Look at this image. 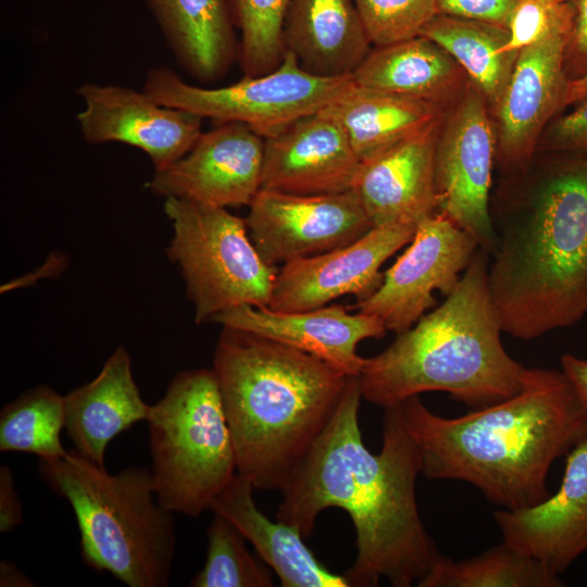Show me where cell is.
<instances>
[{"mask_svg": "<svg viewBox=\"0 0 587 587\" xmlns=\"http://www.w3.org/2000/svg\"><path fill=\"white\" fill-rule=\"evenodd\" d=\"M359 376H350L330 421L280 490L277 520L308 538L327 508L345 510L355 528L357 558L342 574L349 586L394 587L422 579L440 557L420 516L419 450L399 409H385L383 446L373 454L359 426Z\"/></svg>", "mask_w": 587, "mask_h": 587, "instance_id": "6da1fadb", "label": "cell"}, {"mask_svg": "<svg viewBox=\"0 0 587 587\" xmlns=\"http://www.w3.org/2000/svg\"><path fill=\"white\" fill-rule=\"evenodd\" d=\"M398 405L425 478L470 483L507 510L547 499L552 463L587 436V405L562 370L526 369L516 395L458 417L419 396Z\"/></svg>", "mask_w": 587, "mask_h": 587, "instance_id": "7a4b0ae2", "label": "cell"}, {"mask_svg": "<svg viewBox=\"0 0 587 587\" xmlns=\"http://www.w3.org/2000/svg\"><path fill=\"white\" fill-rule=\"evenodd\" d=\"M557 154L490 207V294L503 333L522 340L587 316V157Z\"/></svg>", "mask_w": 587, "mask_h": 587, "instance_id": "3957f363", "label": "cell"}, {"mask_svg": "<svg viewBox=\"0 0 587 587\" xmlns=\"http://www.w3.org/2000/svg\"><path fill=\"white\" fill-rule=\"evenodd\" d=\"M212 370L237 474L253 488L282 490L330 421L350 376L313 354L228 327Z\"/></svg>", "mask_w": 587, "mask_h": 587, "instance_id": "277c9868", "label": "cell"}, {"mask_svg": "<svg viewBox=\"0 0 587 587\" xmlns=\"http://www.w3.org/2000/svg\"><path fill=\"white\" fill-rule=\"evenodd\" d=\"M487 252L478 249L457 287L382 352L365 358L361 394L384 409L427 391H445L472 409L516 395L526 367L501 341L489 288Z\"/></svg>", "mask_w": 587, "mask_h": 587, "instance_id": "5b68a950", "label": "cell"}, {"mask_svg": "<svg viewBox=\"0 0 587 587\" xmlns=\"http://www.w3.org/2000/svg\"><path fill=\"white\" fill-rule=\"evenodd\" d=\"M47 486L73 509L83 562L128 587H165L175 557L174 512L158 501L151 471L128 466L116 474L75 449L39 460Z\"/></svg>", "mask_w": 587, "mask_h": 587, "instance_id": "8992f818", "label": "cell"}, {"mask_svg": "<svg viewBox=\"0 0 587 587\" xmlns=\"http://www.w3.org/2000/svg\"><path fill=\"white\" fill-rule=\"evenodd\" d=\"M147 422L158 501L174 513L201 515L237 474L214 371L177 373Z\"/></svg>", "mask_w": 587, "mask_h": 587, "instance_id": "52a82bcc", "label": "cell"}, {"mask_svg": "<svg viewBox=\"0 0 587 587\" xmlns=\"http://www.w3.org/2000/svg\"><path fill=\"white\" fill-rule=\"evenodd\" d=\"M173 237L166 249L185 282L195 322L239 305L267 307L278 268L253 245L245 218L226 208L167 198Z\"/></svg>", "mask_w": 587, "mask_h": 587, "instance_id": "ba28073f", "label": "cell"}, {"mask_svg": "<svg viewBox=\"0 0 587 587\" xmlns=\"http://www.w3.org/2000/svg\"><path fill=\"white\" fill-rule=\"evenodd\" d=\"M354 85L352 75L310 74L291 53L285 52L274 71L245 75L217 88L186 83L170 67L157 66L147 73L142 90L162 105L211 118L216 124L243 123L266 138L303 116L322 111Z\"/></svg>", "mask_w": 587, "mask_h": 587, "instance_id": "9c48e42d", "label": "cell"}, {"mask_svg": "<svg viewBox=\"0 0 587 587\" xmlns=\"http://www.w3.org/2000/svg\"><path fill=\"white\" fill-rule=\"evenodd\" d=\"M497 137L487 101L471 83L441 121L435 154L436 213L477 241L489 257L497 238L490 214Z\"/></svg>", "mask_w": 587, "mask_h": 587, "instance_id": "30bf717a", "label": "cell"}, {"mask_svg": "<svg viewBox=\"0 0 587 587\" xmlns=\"http://www.w3.org/2000/svg\"><path fill=\"white\" fill-rule=\"evenodd\" d=\"M479 249L477 241L442 214L417 224L405 251L384 273L382 285L354 309L378 317L387 330L411 328L447 297Z\"/></svg>", "mask_w": 587, "mask_h": 587, "instance_id": "8fae6325", "label": "cell"}, {"mask_svg": "<svg viewBox=\"0 0 587 587\" xmlns=\"http://www.w3.org/2000/svg\"><path fill=\"white\" fill-rule=\"evenodd\" d=\"M245 221L259 254L273 266L344 247L373 228L353 190L294 195L261 188Z\"/></svg>", "mask_w": 587, "mask_h": 587, "instance_id": "7c38bea8", "label": "cell"}, {"mask_svg": "<svg viewBox=\"0 0 587 587\" xmlns=\"http://www.w3.org/2000/svg\"><path fill=\"white\" fill-rule=\"evenodd\" d=\"M264 138L239 122L217 123L201 133L182 158L154 170L147 189L213 207L250 205L261 189Z\"/></svg>", "mask_w": 587, "mask_h": 587, "instance_id": "4fadbf2b", "label": "cell"}, {"mask_svg": "<svg viewBox=\"0 0 587 587\" xmlns=\"http://www.w3.org/2000/svg\"><path fill=\"white\" fill-rule=\"evenodd\" d=\"M415 230L410 224L376 226L344 247L283 264L267 307L295 312L327 305L346 295L357 302L369 298L383 283L382 265L409 245Z\"/></svg>", "mask_w": 587, "mask_h": 587, "instance_id": "5bb4252c", "label": "cell"}, {"mask_svg": "<svg viewBox=\"0 0 587 587\" xmlns=\"http://www.w3.org/2000/svg\"><path fill=\"white\" fill-rule=\"evenodd\" d=\"M75 92L84 101L76 118L85 141L138 148L149 157L154 170L182 158L202 133L201 116L162 105L143 90L84 83Z\"/></svg>", "mask_w": 587, "mask_h": 587, "instance_id": "9a60e30c", "label": "cell"}, {"mask_svg": "<svg viewBox=\"0 0 587 587\" xmlns=\"http://www.w3.org/2000/svg\"><path fill=\"white\" fill-rule=\"evenodd\" d=\"M572 28H559L517 53L496 107V158L509 173H516L533 161L541 132L565 105L570 82L564 67L565 50Z\"/></svg>", "mask_w": 587, "mask_h": 587, "instance_id": "2e32d148", "label": "cell"}, {"mask_svg": "<svg viewBox=\"0 0 587 587\" xmlns=\"http://www.w3.org/2000/svg\"><path fill=\"white\" fill-rule=\"evenodd\" d=\"M360 165L342 127L322 110L264 138L261 188L340 193L352 190Z\"/></svg>", "mask_w": 587, "mask_h": 587, "instance_id": "e0dca14e", "label": "cell"}, {"mask_svg": "<svg viewBox=\"0 0 587 587\" xmlns=\"http://www.w3.org/2000/svg\"><path fill=\"white\" fill-rule=\"evenodd\" d=\"M212 322L302 350L348 376H359L364 364L358 345L370 338L380 339L387 332L378 317L359 311L350 313L339 304L295 312L239 305L218 313Z\"/></svg>", "mask_w": 587, "mask_h": 587, "instance_id": "ac0fdd59", "label": "cell"}, {"mask_svg": "<svg viewBox=\"0 0 587 587\" xmlns=\"http://www.w3.org/2000/svg\"><path fill=\"white\" fill-rule=\"evenodd\" d=\"M503 541L553 573H563L587 551V436L567 454L561 485L542 502L497 510Z\"/></svg>", "mask_w": 587, "mask_h": 587, "instance_id": "d6986e66", "label": "cell"}, {"mask_svg": "<svg viewBox=\"0 0 587 587\" xmlns=\"http://www.w3.org/2000/svg\"><path fill=\"white\" fill-rule=\"evenodd\" d=\"M441 121L361 163L352 190L373 227L417 226L436 213L435 154Z\"/></svg>", "mask_w": 587, "mask_h": 587, "instance_id": "ffe728a7", "label": "cell"}, {"mask_svg": "<svg viewBox=\"0 0 587 587\" xmlns=\"http://www.w3.org/2000/svg\"><path fill=\"white\" fill-rule=\"evenodd\" d=\"M64 428L74 449L104 466L110 441L147 421L151 405L140 395L127 350L120 346L92 380L64 396Z\"/></svg>", "mask_w": 587, "mask_h": 587, "instance_id": "44dd1931", "label": "cell"}, {"mask_svg": "<svg viewBox=\"0 0 587 587\" xmlns=\"http://www.w3.org/2000/svg\"><path fill=\"white\" fill-rule=\"evenodd\" d=\"M283 43L304 71L322 77L352 75L372 50L353 0H290Z\"/></svg>", "mask_w": 587, "mask_h": 587, "instance_id": "7402d4cb", "label": "cell"}, {"mask_svg": "<svg viewBox=\"0 0 587 587\" xmlns=\"http://www.w3.org/2000/svg\"><path fill=\"white\" fill-rule=\"evenodd\" d=\"M253 486L236 474L212 500L210 511L227 517L275 572L284 587H349L342 575L328 571L292 525L266 517L255 505Z\"/></svg>", "mask_w": 587, "mask_h": 587, "instance_id": "603a6c76", "label": "cell"}, {"mask_svg": "<svg viewBox=\"0 0 587 587\" xmlns=\"http://www.w3.org/2000/svg\"><path fill=\"white\" fill-rule=\"evenodd\" d=\"M464 77L454 59L423 36L372 48L352 74L360 87L442 108L460 96Z\"/></svg>", "mask_w": 587, "mask_h": 587, "instance_id": "cb8c5ba5", "label": "cell"}, {"mask_svg": "<svg viewBox=\"0 0 587 587\" xmlns=\"http://www.w3.org/2000/svg\"><path fill=\"white\" fill-rule=\"evenodd\" d=\"M179 66L199 82L223 76L239 54L226 0H145Z\"/></svg>", "mask_w": 587, "mask_h": 587, "instance_id": "d4e9b609", "label": "cell"}, {"mask_svg": "<svg viewBox=\"0 0 587 587\" xmlns=\"http://www.w3.org/2000/svg\"><path fill=\"white\" fill-rule=\"evenodd\" d=\"M445 109L355 84L323 111L339 123L363 163L439 123Z\"/></svg>", "mask_w": 587, "mask_h": 587, "instance_id": "484cf974", "label": "cell"}, {"mask_svg": "<svg viewBox=\"0 0 587 587\" xmlns=\"http://www.w3.org/2000/svg\"><path fill=\"white\" fill-rule=\"evenodd\" d=\"M445 49L484 96L497 107L511 77L519 52H505L504 26L438 13L421 35Z\"/></svg>", "mask_w": 587, "mask_h": 587, "instance_id": "4316f807", "label": "cell"}, {"mask_svg": "<svg viewBox=\"0 0 587 587\" xmlns=\"http://www.w3.org/2000/svg\"><path fill=\"white\" fill-rule=\"evenodd\" d=\"M419 587H560L559 575L542 562L502 541L460 561L441 555Z\"/></svg>", "mask_w": 587, "mask_h": 587, "instance_id": "83f0119b", "label": "cell"}, {"mask_svg": "<svg viewBox=\"0 0 587 587\" xmlns=\"http://www.w3.org/2000/svg\"><path fill=\"white\" fill-rule=\"evenodd\" d=\"M65 426L64 397L40 385L21 394L0 412V451L25 452L39 460L64 458L60 439Z\"/></svg>", "mask_w": 587, "mask_h": 587, "instance_id": "f1b7e54d", "label": "cell"}, {"mask_svg": "<svg viewBox=\"0 0 587 587\" xmlns=\"http://www.w3.org/2000/svg\"><path fill=\"white\" fill-rule=\"evenodd\" d=\"M204 565L191 587H272L273 570L246 547V537L227 517L214 513L207 529Z\"/></svg>", "mask_w": 587, "mask_h": 587, "instance_id": "f546056e", "label": "cell"}, {"mask_svg": "<svg viewBox=\"0 0 587 587\" xmlns=\"http://www.w3.org/2000/svg\"><path fill=\"white\" fill-rule=\"evenodd\" d=\"M290 0H232L241 39L239 61L245 75L274 71L283 61V25Z\"/></svg>", "mask_w": 587, "mask_h": 587, "instance_id": "4dcf8cb0", "label": "cell"}, {"mask_svg": "<svg viewBox=\"0 0 587 587\" xmlns=\"http://www.w3.org/2000/svg\"><path fill=\"white\" fill-rule=\"evenodd\" d=\"M353 3L374 47L420 36L439 13L436 0H353Z\"/></svg>", "mask_w": 587, "mask_h": 587, "instance_id": "1f68e13d", "label": "cell"}, {"mask_svg": "<svg viewBox=\"0 0 587 587\" xmlns=\"http://www.w3.org/2000/svg\"><path fill=\"white\" fill-rule=\"evenodd\" d=\"M574 14L572 0H516L504 51L519 52L559 28L573 27Z\"/></svg>", "mask_w": 587, "mask_h": 587, "instance_id": "d6a6232c", "label": "cell"}, {"mask_svg": "<svg viewBox=\"0 0 587 587\" xmlns=\"http://www.w3.org/2000/svg\"><path fill=\"white\" fill-rule=\"evenodd\" d=\"M576 105L551 124L545 137L549 151L587 157V98Z\"/></svg>", "mask_w": 587, "mask_h": 587, "instance_id": "836d02e7", "label": "cell"}, {"mask_svg": "<svg viewBox=\"0 0 587 587\" xmlns=\"http://www.w3.org/2000/svg\"><path fill=\"white\" fill-rule=\"evenodd\" d=\"M438 12L508 28L516 0H436Z\"/></svg>", "mask_w": 587, "mask_h": 587, "instance_id": "e575fe53", "label": "cell"}, {"mask_svg": "<svg viewBox=\"0 0 587 587\" xmlns=\"http://www.w3.org/2000/svg\"><path fill=\"white\" fill-rule=\"evenodd\" d=\"M23 523V508L16 492L12 470L0 467V532L8 533Z\"/></svg>", "mask_w": 587, "mask_h": 587, "instance_id": "d590c367", "label": "cell"}, {"mask_svg": "<svg viewBox=\"0 0 587 587\" xmlns=\"http://www.w3.org/2000/svg\"><path fill=\"white\" fill-rule=\"evenodd\" d=\"M574 5V23L565 50V58L570 57L574 65L587 74V0H572Z\"/></svg>", "mask_w": 587, "mask_h": 587, "instance_id": "8d00e7d4", "label": "cell"}, {"mask_svg": "<svg viewBox=\"0 0 587 587\" xmlns=\"http://www.w3.org/2000/svg\"><path fill=\"white\" fill-rule=\"evenodd\" d=\"M561 370L570 378L580 399L587 405V359L563 354Z\"/></svg>", "mask_w": 587, "mask_h": 587, "instance_id": "74e56055", "label": "cell"}, {"mask_svg": "<svg viewBox=\"0 0 587 587\" xmlns=\"http://www.w3.org/2000/svg\"><path fill=\"white\" fill-rule=\"evenodd\" d=\"M0 586L30 587L36 586V584L15 563L2 560L0 562Z\"/></svg>", "mask_w": 587, "mask_h": 587, "instance_id": "f35d334b", "label": "cell"}, {"mask_svg": "<svg viewBox=\"0 0 587 587\" xmlns=\"http://www.w3.org/2000/svg\"><path fill=\"white\" fill-rule=\"evenodd\" d=\"M587 98V74L570 79L565 105L578 104Z\"/></svg>", "mask_w": 587, "mask_h": 587, "instance_id": "ab89813d", "label": "cell"}, {"mask_svg": "<svg viewBox=\"0 0 587 587\" xmlns=\"http://www.w3.org/2000/svg\"><path fill=\"white\" fill-rule=\"evenodd\" d=\"M564 1H567V0H564Z\"/></svg>", "mask_w": 587, "mask_h": 587, "instance_id": "60d3db41", "label": "cell"}]
</instances>
